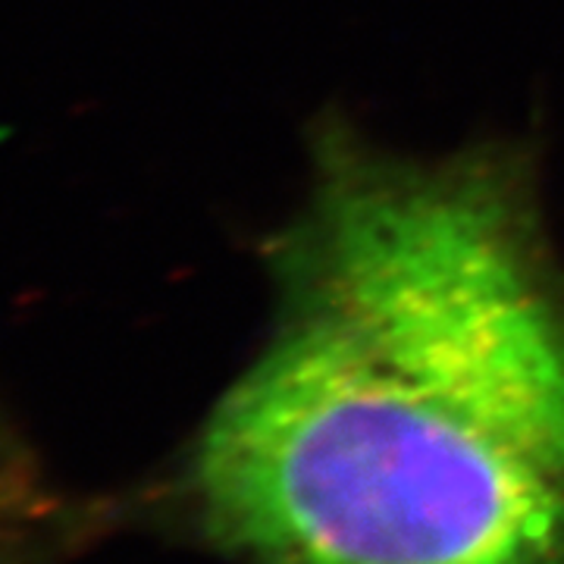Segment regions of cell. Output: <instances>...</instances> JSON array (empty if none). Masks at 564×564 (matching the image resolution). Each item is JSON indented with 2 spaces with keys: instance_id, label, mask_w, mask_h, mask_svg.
Wrapping results in <instances>:
<instances>
[{
  "instance_id": "obj_1",
  "label": "cell",
  "mask_w": 564,
  "mask_h": 564,
  "mask_svg": "<svg viewBox=\"0 0 564 564\" xmlns=\"http://www.w3.org/2000/svg\"><path fill=\"white\" fill-rule=\"evenodd\" d=\"M280 311L198 436L251 564H564V289L514 161L317 154Z\"/></svg>"
},
{
  "instance_id": "obj_2",
  "label": "cell",
  "mask_w": 564,
  "mask_h": 564,
  "mask_svg": "<svg viewBox=\"0 0 564 564\" xmlns=\"http://www.w3.org/2000/svg\"><path fill=\"white\" fill-rule=\"evenodd\" d=\"M10 499L0 489V564H13V521H10Z\"/></svg>"
}]
</instances>
